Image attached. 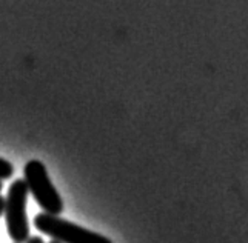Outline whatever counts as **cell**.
I'll return each instance as SVG.
<instances>
[{"label": "cell", "mask_w": 248, "mask_h": 243, "mask_svg": "<svg viewBox=\"0 0 248 243\" xmlns=\"http://www.w3.org/2000/svg\"><path fill=\"white\" fill-rule=\"evenodd\" d=\"M13 174H14L13 163L0 157V180H10Z\"/></svg>", "instance_id": "277c9868"}, {"label": "cell", "mask_w": 248, "mask_h": 243, "mask_svg": "<svg viewBox=\"0 0 248 243\" xmlns=\"http://www.w3.org/2000/svg\"><path fill=\"white\" fill-rule=\"evenodd\" d=\"M28 186L23 179H16L8 188L5 198V222L8 236L14 243H27L30 236V222L27 215Z\"/></svg>", "instance_id": "6da1fadb"}, {"label": "cell", "mask_w": 248, "mask_h": 243, "mask_svg": "<svg viewBox=\"0 0 248 243\" xmlns=\"http://www.w3.org/2000/svg\"><path fill=\"white\" fill-rule=\"evenodd\" d=\"M3 210H5V198L0 196V215L3 214Z\"/></svg>", "instance_id": "8992f818"}, {"label": "cell", "mask_w": 248, "mask_h": 243, "mask_svg": "<svg viewBox=\"0 0 248 243\" xmlns=\"http://www.w3.org/2000/svg\"><path fill=\"white\" fill-rule=\"evenodd\" d=\"M2 189H3V182L0 180V193H2Z\"/></svg>", "instance_id": "52a82bcc"}, {"label": "cell", "mask_w": 248, "mask_h": 243, "mask_svg": "<svg viewBox=\"0 0 248 243\" xmlns=\"http://www.w3.org/2000/svg\"><path fill=\"white\" fill-rule=\"evenodd\" d=\"M49 243H59V242H56V240H51Z\"/></svg>", "instance_id": "ba28073f"}, {"label": "cell", "mask_w": 248, "mask_h": 243, "mask_svg": "<svg viewBox=\"0 0 248 243\" xmlns=\"http://www.w3.org/2000/svg\"><path fill=\"white\" fill-rule=\"evenodd\" d=\"M27 243H45V240L42 237H39V236H34V237H30L27 240Z\"/></svg>", "instance_id": "5b68a950"}, {"label": "cell", "mask_w": 248, "mask_h": 243, "mask_svg": "<svg viewBox=\"0 0 248 243\" xmlns=\"http://www.w3.org/2000/svg\"><path fill=\"white\" fill-rule=\"evenodd\" d=\"M23 174V180L28 186L30 194L44 210V213L51 215H61L63 211V200L51 182L45 165L40 160H30L25 165Z\"/></svg>", "instance_id": "7a4b0ae2"}, {"label": "cell", "mask_w": 248, "mask_h": 243, "mask_svg": "<svg viewBox=\"0 0 248 243\" xmlns=\"http://www.w3.org/2000/svg\"><path fill=\"white\" fill-rule=\"evenodd\" d=\"M34 227L59 243H113L99 232L82 228L59 215L40 213L34 217Z\"/></svg>", "instance_id": "3957f363"}]
</instances>
